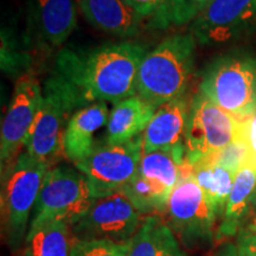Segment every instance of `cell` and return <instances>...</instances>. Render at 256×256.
I'll use <instances>...</instances> for the list:
<instances>
[{
    "mask_svg": "<svg viewBox=\"0 0 256 256\" xmlns=\"http://www.w3.org/2000/svg\"><path fill=\"white\" fill-rule=\"evenodd\" d=\"M145 56V48L134 42L66 49L57 57L55 72L76 92L82 107L107 101L116 104L136 95L138 74Z\"/></svg>",
    "mask_w": 256,
    "mask_h": 256,
    "instance_id": "cell-1",
    "label": "cell"
},
{
    "mask_svg": "<svg viewBox=\"0 0 256 256\" xmlns=\"http://www.w3.org/2000/svg\"><path fill=\"white\" fill-rule=\"evenodd\" d=\"M194 34L162 40L140 64L136 94L156 108L184 96L194 72Z\"/></svg>",
    "mask_w": 256,
    "mask_h": 256,
    "instance_id": "cell-2",
    "label": "cell"
},
{
    "mask_svg": "<svg viewBox=\"0 0 256 256\" xmlns=\"http://www.w3.org/2000/svg\"><path fill=\"white\" fill-rule=\"evenodd\" d=\"M49 170L25 152L2 174V236L12 252L25 244L28 220Z\"/></svg>",
    "mask_w": 256,
    "mask_h": 256,
    "instance_id": "cell-3",
    "label": "cell"
},
{
    "mask_svg": "<svg viewBox=\"0 0 256 256\" xmlns=\"http://www.w3.org/2000/svg\"><path fill=\"white\" fill-rule=\"evenodd\" d=\"M82 104L70 86L54 72L43 86V98L26 144L32 158L52 168L64 154V134Z\"/></svg>",
    "mask_w": 256,
    "mask_h": 256,
    "instance_id": "cell-4",
    "label": "cell"
},
{
    "mask_svg": "<svg viewBox=\"0 0 256 256\" xmlns=\"http://www.w3.org/2000/svg\"><path fill=\"white\" fill-rule=\"evenodd\" d=\"M200 90L232 116L248 119L256 112V58L241 52L216 60L204 74Z\"/></svg>",
    "mask_w": 256,
    "mask_h": 256,
    "instance_id": "cell-5",
    "label": "cell"
},
{
    "mask_svg": "<svg viewBox=\"0 0 256 256\" xmlns=\"http://www.w3.org/2000/svg\"><path fill=\"white\" fill-rule=\"evenodd\" d=\"M95 200L87 178L78 168H52L44 179L30 226L46 220L72 226L88 212Z\"/></svg>",
    "mask_w": 256,
    "mask_h": 256,
    "instance_id": "cell-6",
    "label": "cell"
},
{
    "mask_svg": "<svg viewBox=\"0 0 256 256\" xmlns=\"http://www.w3.org/2000/svg\"><path fill=\"white\" fill-rule=\"evenodd\" d=\"M144 156L142 136L124 144H96L88 158L76 164L87 178L95 198L122 191L139 174Z\"/></svg>",
    "mask_w": 256,
    "mask_h": 256,
    "instance_id": "cell-7",
    "label": "cell"
},
{
    "mask_svg": "<svg viewBox=\"0 0 256 256\" xmlns=\"http://www.w3.org/2000/svg\"><path fill=\"white\" fill-rule=\"evenodd\" d=\"M243 120L232 116L200 92L191 102L185 150L191 166L222 151L241 136Z\"/></svg>",
    "mask_w": 256,
    "mask_h": 256,
    "instance_id": "cell-8",
    "label": "cell"
},
{
    "mask_svg": "<svg viewBox=\"0 0 256 256\" xmlns=\"http://www.w3.org/2000/svg\"><path fill=\"white\" fill-rule=\"evenodd\" d=\"M43 98V87L32 72L18 78L14 92L12 95L4 121L0 138V166L2 174L12 166L23 147H26L32 126L36 120Z\"/></svg>",
    "mask_w": 256,
    "mask_h": 256,
    "instance_id": "cell-9",
    "label": "cell"
},
{
    "mask_svg": "<svg viewBox=\"0 0 256 256\" xmlns=\"http://www.w3.org/2000/svg\"><path fill=\"white\" fill-rule=\"evenodd\" d=\"M166 212L168 226L186 247H194L215 238L218 215L194 176L180 180L174 188Z\"/></svg>",
    "mask_w": 256,
    "mask_h": 256,
    "instance_id": "cell-10",
    "label": "cell"
},
{
    "mask_svg": "<svg viewBox=\"0 0 256 256\" xmlns=\"http://www.w3.org/2000/svg\"><path fill=\"white\" fill-rule=\"evenodd\" d=\"M142 215L122 191L96 198L87 214L72 226L78 240L128 242L142 226Z\"/></svg>",
    "mask_w": 256,
    "mask_h": 256,
    "instance_id": "cell-11",
    "label": "cell"
},
{
    "mask_svg": "<svg viewBox=\"0 0 256 256\" xmlns=\"http://www.w3.org/2000/svg\"><path fill=\"white\" fill-rule=\"evenodd\" d=\"M256 0H204L192 23V34L204 46H220L250 34Z\"/></svg>",
    "mask_w": 256,
    "mask_h": 256,
    "instance_id": "cell-12",
    "label": "cell"
},
{
    "mask_svg": "<svg viewBox=\"0 0 256 256\" xmlns=\"http://www.w3.org/2000/svg\"><path fill=\"white\" fill-rule=\"evenodd\" d=\"M190 107L185 95L159 107L142 134L144 153L185 148Z\"/></svg>",
    "mask_w": 256,
    "mask_h": 256,
    "instance_id": "cell-13",
    "label": "cell"
},
{
    "mask_svg": "<svg viewBox=\"0 0 256 256\" xmlns=\"http://www.w3.org/2000/svg\"><path fill=\"white\" fill-rule=\"evenodd\" d=\"M31 26L50 48L62 46L78 26L75 0H32Z\"/></svg>",
    "mask_w": 256,
    "mask_h": 256,
    "instance_id": "cell-14",
    "label": "cell"
},
{
    "mask_svg": "<svg viewBox=\"0 0 256 256\" xmlns=\"http://www.w3.org/2000/svg\"><path fill=\"white\" fill-rule=\"evenodd\" d=\"M108 106L106 102L86 106L72 115L64 134V156L74 164L88 158L94 151L95 134L108 124Z\"/></svg>",
    "mask_w": 256,
    "mask_h": 256,
    "instance_id": "cell-15",
    "label": "cell"
},
{
    "mask_svg": "<svg viewBox=\"0 0 256 256\" xmlns=\"http://www.w3.org/2000/svg\"><path fill=\"white\" fill-rule=\"evenodd\" d=\"M156 110L138 94L120 101L110 114L104 142L116 145L142 136Z\"/></svg>",
    "mask_w": 256,
    "mask_h": 256,
    "instance_id": "cell-16",
    "label": "cell"
},
{
    "mask_svg": "<svg viewBox=\"0 0 256 256\" xmlns=\"http://www.w3.org/2000/svg\"><path fill=\"white\" fill-rule=\"evenodd\" d=\"M80 5L92 26L115 37L136 36L144 22L124 0H80Z\"/></svg>",
    "mask_w": 256,
    "mask_h": 256,
    "instance_id": "cell-17",
    "label": "cell"
},
{
    "mask_svg": "<svg viewBox=\"0 0 256 256\" xmlns=\"http://www.w3.org/2000/svg\"><path fill=\"white\" fill-rule=\"evenodd\" d=\"M256 191V170L249 165L242 166L236 174L232 192L226 202L222 223L217 228L215 238L223 241L236 236L241 229L242 220L252 208Z\"/></svg>",
    "mask_w": 256,
    "mask_h": 256,
    "instance_id": "cell-18",
    "label": "cell"
},
{
    "mask_svg": "<svg viewBox=\"0 0 256 256\" xmlns=\"http://www.w3.org/2000/svg\"><path fill=\"white\" fill-rule=\"evenodd\" d=\"M128 256H185L168 223L152 215L142 220Z\"/></svg>",
    "mask_w": 256,
    "mask_h": 256,
    "instance_id": "cell-19",
    "label": "cell"
},
{
    "mask_svg": "<svg viewBox=\"0 0 256 256\" xmlns=\"http://www.w3.org/2000/svg\"><path fill=\"white\" fill-rule=\"evenodd\" d=\"M74 238L72 226L62 220L34 224L25 240V256H70Z\"/></svg>",
    "mask_w": 256,
    "mask_h": 256,
    "instance_id": "cell-20",
    "label": "cell"
},
{
    "mask_svg": "<svg viewBox=\"0 0 256 256\" xmlns=\"http://www.w3.org/2000/svg\"><path fill=\"white\" fill-rule=\"evenodd\" d=\"M236 174L223 166L200 162L194 166V178L217 215L224 214Z\"/></svg>",
    "mask_w": 256,
    "mask_h": 256,
    "instance_id": "cell-21",
    "label": "cell"
},
{
    "mask_svg": "<svg viewBox=\"0 0 256 256\" xmlns=\"http://www.w3.org/2000/svg\"><path fill=\"white\" fill-rule=\"evenodd\" d=\"M122 192L142 214L165 212L172 191L164 185L138 174Z\"/></svg>",
    "mask_w": 256,
    "mask_h": 256,
    "instance_id": "cell-22",
    "label": "cell"
},
{
    "mask_svg": "<svg viewBox=\"0 0 256 256\" xmlns=\"http://www.w3.org/2000/svg\"><path fill=\"white\" fill-rule=\"evenodd\" d=\"M130 8L142 20L152 17L156 19V26L162 23L184 22L190 17H196L200 8L184 5L183 0H124Z\"/></svg>",
    "mask_w": 256,
    "mask_h": 256,
    "instance_id": "cell-23",
    "label": "cell"
},
{
    "mask_svg": "<svg viewBox=\"0 0 256 256\" xmlns=\"http://www.w3.org/2000/svg\"><path fill=\"white\" fill-rule=\"evenodd\" d=\"M130 243L112 242L107 240H78L74 238L70 256H128Z\"/></svg>",
    "mask_w": 256,
    "mask_h": 256,
    "instance_id": "cell-24",
    "label": "cell"
},
{
    "mask_svg": "<svg viewBox=\"0 0 256 256\" xmlns=\"http://www.w3.org/2000/svg\"><path fill=\"white\" fill-rule=\"evenodd\" d=\"M247 158L248 150L247 146H246L244 140L242 139L241 133V136L238 138L229 146H226V148L215 153V154L208 156V158L202 160V162H212V164L223 166V168L230 170L234 174H238L242 166L247 164Z\"/></svg>",
    "mask_w": 256,
    "mask_h": 256,
    "instance_id": "cell-25",
    "label": "cell"
},
{
    "mask_svg": "<svg viewBox=\"0 0 256 256\" xmlns=\"http://www.w3.org/2000/svg\"><path fill=\"white\" fill-rule=\"evenodd\" d=\"M242 139L248 150L247 164L256 170V112L248 119L243 120Z\"/></svg>",
    "mask_w": 256,
    "mask_h": 256,
    "instance_id": "cell-26",
    "label": "cell"
},
{
    "mask_svg": "<svg viewBox=\"0 0 256 256\" xmlns=\"http://www.w3.org/2000/svg\"><path fill=\"white\" fill-rule=\"evenodd\" d=\"M238 247L244 256H256V234L249 232H240L238 236Z\"/></svg>",
    "mask_w": 256,
    "mask_h": 256,
    "instance_id": "cell-27",
    "label": "cell"
},
{
    "mask_svg": "<svg viewBox=\"0 0 256 256\" xmlns=\"http://www.w3.org/2000/svg\"><path fill=\"white\" fill-rule=\"evenodd\" d=\"M215 256H244L240 252L238 244H234V243H226L222 247L220 248V250L216 252Z\"/></svg>",
    "mask_w": 256,
    "mask_h": 256,
    "instance_id": "cell-28",
    "label": "cell"
},
{
    "mask_svg": "<svg viewBox=\"0 0 256 256\" xmlns=\"http://www.w3.org/2000/svg\"><path fill=\"white\" fill-rule=\"evenodd\" d=\"M249 230L256 234V217L254 218V220H252V226H250V228H249Z\"/></svg>",
    "mask_w": 256,
    "mask_h": 256,
    "instance_id": "cell-29",
    "label": "cell"
},
{
    "mask_svg": "<svg viewBox=\"0 0 256 256\" xmlns=\"http://www.w3.org/2000/svg\"><path fill=\"white\" fill-rule=\"evenodd\" d=\"M252 208H255V209H256V191H255V194H254V197H252Z\"/></svg>",
    "mask_w": 256,
    "mask_h": 256,
    "instance_id": "cell-30",
    "label": "cell"
}]
</instances>
